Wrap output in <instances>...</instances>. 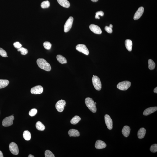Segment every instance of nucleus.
<instances>
[{"label":"nucleus","mask_w":157,"mask_h":157,"mask_svg":"<svg viewBox=\"0 0 157 157\" xmlns=\"http://www.w3.org/2000/svg\"><path fill=\"white\" fill-rule=\"evenodd\" d=\"M38 66L43 70L47 71H50L51 70V67L50 64L46 60L43 59H38L37 61Z\"/></svg>","instance_id":"1"},{"label":"nucleus","mask_w":157,"mask_h":157,"mask_svg":"<svg viewBox=\"0 0 157 157\" xmlns=\"http://www.w3.org/2000/svg\"><path fill=\"white\" fill-rule=\"evenodd\" d=\"M85 103L87 107L94 113L96 112L97 108L96 104L92 98H87L85 99Z\"/></svg>","instance_id":"2"},{"label":"nucleus","mask_w":157,"mask_h":157,"mask_svg":"<svg viewBox=\"0 0 157 157\" xmlns=\"http://www.w3.org/2000/svg\"><path fill=\"white\" fill-rule=\"evenodd\" d=\"M92 81L93 85L95 89L98 91L101 90L102 88V83L99 78L96 76H93Z\"/></svg>","instance_id":"3"},{"label":"nucleus","mask_w":157,"mask_h":157,"mask_svg":"<svg viewBox=\"0 0 157 157\" xmlns=\"http://www.w3.org/2000/svg\"><path fill=\"white\" fill-rule=\"evenodd\" d=\"M131 85V83L128 81L121 82L118 84L117 85V88L122 91H126L130 87Z\"/></svg>","instance_id":"4"},{"label":"nucleus","mask_w":157,"mask_h":157,"mask_svg":"<svg viewBox=\"0 0 157 157\" xmlns=\"http://www.w3.org/2000/svg\"><path fill=\"white\" fill-rule=\"evenodd\" d=\"M14 118L13 116H11L5 118L2 121V125L4 127H9L13 123Z\"/></svg>","instance_id":"5"},{"label":"nucleus","mask_w":157,"mask_h":157,"mask_svg":"<svg viewBox=\"0 0 157 157\" xmlns=\"http://www.w3.org/2000/svg\"><path fill=\"white\" fill-rule=\"evenodd\" d=\"M73 21V17L70 16L68 19L64 26V31L66 33L69 31L71 29Z\"/></svg>","instance_id":"6"},{"label":"nucleus","mask_w":157,"mask_h":157,"mask_svg":"<svg viewBox=\"0 0 157 157\" xmlns=\"http://www.w3.org/2000/svg\"><path fill=\"white\" fill-rule=\"evenodd\" d=\"M66 103L64 100H61L58 101L55 105V107L59 112H62L64 109Z\"/></svg>","instance_id":"7"},{"label":"nucleus","mask_w":157,"mask_h":157,"mask_svg":"<svg viewBox=\"0 0 157 157\" xmlns=\"http://www.w3.org/2000/svg\"><path fill=\"white\" fill-rule=\"evenodd\" d=\"M76 49L79 52L88 55L89 52V50L85 45L84 44H79L76 46Z\"/></svg>","instance_id":"8"},{"label":"nucleus","mask_w":157,"mask_h":157,"mask_svg":"<svg viewBox=\"0 0 157 157\" xmlns=\"http://www.w3.org/2000/svg\"><path fill=\"white\" fill-rule=\"evenodd\" d=\"M10 151L14 155H18L19 153V148L17 145L14 142L11 143L9 144Z\"/></svg>","instance_id":"9"},{"label":"nucleus","mask_w":157,"mask_h":157,"mask_svg":"<svg viewBox=\"0 0 157 157\" xmlns=\"http://www.w3.org/2000/svg\"><path fill=\"white\" fill-rule=\"evenodd\" d=\"M43 87L40 85L35 86L31 90V93L35 95L41 94L43 93Z\"/></svg>","instance_id":"10"},{"label":"nucleus","mask_w":157,"mask_h":157,"mask_svg":"<svg viewBox=\"0 0 157 157\" xmlns=\"http://www.w3.org/2000/svg\"><path fill=\"white\" fill-rule=\"evenodd\" d=\"M105 120L107 128L109 130H112L113 128V122L110 116L107 114L105 115Z\"/></svg>","instance_id":"11"},{"label":"nucleus","mask_w":157,"mask_h":157,"mask_svg":"<svg viewBox=\"0 0 157 157\" xmlns=\"http://www.w3.org/2000/svg\"><path fill=\"white\" fill-rule=\"evenodd\" d=\"M90 30L95 34H102V30L98 26L92 24L89 26Z\"/></svg>","instance_id":"12"},{"label":"nucleus","mask_w":157,"mask_h":157,"mask_svg":"<svg viewBox=\"0 0 157 157\" xmlns=\"http://www.w3.org/2000/svg\"><path fill=\"white\" fill-rule=\"evenodd\" d=\"M144 11V8L143 7H141L139 8L135 14L134 17V20H137L139 19L142 16Z\"/></svg>","instance_id":"13"},{"label":"nucleus","mask_w":157,"mask_h":157,"mask_svg":"<svg viewBox=\"0 0 157 157\" xmlns=\"http://www.w3.org/2000/svg\"><path fill=\"white\" fill-rule=\"evenodd\" d=\"M157 110V107H152L146 109L143 112V115L144 116H148L154 112H156Z\"/></svg>","instance_id":"14"},{"label":"nucleus","mask_w":157,"mask_h":157,"mask_svg":"<svg viewBox=\"0 0 157 157\" xmlns=\"http://www.w3.org/2000/svg\"><path fill=\"white\" fill-rule=\"evenodd\" d=\"M106 146L105 143L100 140H98L95 143V147L97 149H102L105 148Z\"/></svg>","instance_id":"15"},{"label":"nucleus","mask_w":157,"mask_h":157,"mask_svg":"<svg viewBox=\"0 0 157 157\" xmlns=\"http://www.w3.org/2000/svg\"><path fill=\"white\" fill-rule=\"evenodd\" d=\"M130 128L128 126H125L122 130V133L125 137H128L130 134Z\"/></svg>","instance_id":"16"},{"label":"nucleus","mask_w":157,"mask_h":157,"mask_svg":"<svg viewBox=\"0 0 157 157\" xmlns=\"http://www.w3.org/2000/svg\"><path fill=\"white\" fill-rule=\"evenodd\" d=\"M146 133V130L144 128H141L138 132V137L139 138L141 139L145 137Z\"/></svg>","instance_id":"17"},{"label":"nucleus","mask_w":157,"mask_h":157,"mask_svg":"<svg viewBox=\"0 0 157 157\" xmlns=\"http://www.w3.org/2000/svg\"><path fill=\"white\" fill-rule=\"evenodd\" d=\"M68 134L70 137H77L80 135V132L74 129H72L69 130L68 132Z\"/></svg>","instance_id":"18"},{"label":"nucleus","mask_w":157,"mask_h":157,"mask_svg":"<svg viewBox=\"0 0 157 157\" xmlns=\"http://www.w3.org/2000/svg\"><path fill=\"white\" fill-rule=\"evenodd\" d=\"M58 3L63 7L69 8L70 6V2L67 0H57Z\"/></svg>","instance_id":"19"},{"label":"nucleus","mask_w":157,"mask_h":157,"mask_svg":"<svg viewBox=\"0 0 157 157\" xmlns=\"http://www.w3.org/2000/svg\"><path fill=\"white\" fill-rule=\"evenodd\" d=\"M125 45L128 50L129 52L132 51L133 43L131 40L129 39L126 40L125 41Z\"/></svg>","instance_id":"20"},{"label":"nucleus","mask_w":157,"mask_h":157,"mask_svg":"<svg viewBox=\"0 0 157 157\" xmlns=\"http://www.w3.org/2000/svg\"><path fill=\"white\" fill-rule=\"evenodd\" d=\"M56 58L58 62L62 64L67 63V60L66 58L62 55H57Z\"/></svg>","instance_id":"21"},{"label":"nucleus","mask_w":157,"mask_h":157,"mask_svg":"<svg viewBox=\"0 0 157 157\" xmlns=\"http://www.w3.org/2000/svg\"><path fill=\"white\" fill-rule=\"evenodd\" d=\"M24 138L26 141H29L31 138V134L30 132L28 130L25 131L23 133Z\"/></svg>","instance_id":"22"},{"label":"nucleus","mask_w":157,"mask_h":157,"mask_svg":"<svg viewBox=\"0 0 157 157\" xmlns=\"http://www.w3.org/2000/svg\"><path fill=\"white\" fill-rule=\"evenodd\" d=\"M9 80H0V89L7 87L9 84Z\"/></svg>","instance_id":"23"},{"label":"nucleus","mask_w":157,"mask_h":157,"mask_svg":"<svg viewBox=\"0 0 157 157\" xmlns=\"http://www.w3.org/2000/svg\"><path fill=\"white\" fill-rule=\"evenodd\" d=\"M36 127L38 130L44 131L45 130V127L41 122L38 121L36 123Z\"/></svg>","instance_id":"24"},{"label":"nucleus","mask_w":157,"mask_h":157,"mask_svg":"<svg viewBox=\"0 0 157 157\" xmlns=\"http://www.w3.org/2000/svg\"><path fill=\"white\" fill-rule=\"evenodd\" d=\"M81 119V118L79 116H75L74 117L72 118V120H71L70 123L73 125L77 124L78 123Z\"/></svg>","instance_id":"25"},{"label":"nucleus","mask_w":157,"mask_h":157,"mask_svg":"<svg viewBox=\"0 0 157 157\" xmlns=\"http://www.w3.org/2000/svg\"><path fill=\"white\" fill-rule=\"evenodd\" d=\"M148 68L150 70H153L155 67V62L152 59H149L148 61Z\"/></svg>","instance_id":"26"},{"label":"nucleus","mask_w":157,"mask_h":157,"mask_svg":"<svg viewBox=\"0 0 157 157\" xmlns=\"http://www.w3.org/2000/svg\"><path fill=\"white\" fill-rule=\"evenodd\" d=\"M50 6V3L48 1H44L41 4V7L43 9L48 8Z\"/></svg>","instance_id":"27"},{"label":"nucleus","mask_w":157,"mask_h":157,"mask_svg":"<svg viewBox=\"0 0 157 157\" xmlns=\"http://www.w3.org/2000/svg\"><path fill=\"white\" fill-rule=\"evenodd\" d=\"M18 52H20L21 55H27L28 52L27 50V49L23 47L17 50Z\"/></svg>","instance_id":"28"},{"label":"nucleus","mask_w":157,"mask_h":157,"mask_svg":"<svg viewBox=\"0 0 157 157\" xmlns=\"http://www.w3.org/2000/svg\"><path fill=\"white\" fill-rule=\"evenodd\" d=\"M52 44L49 42L46 41L44 42L43 44V46H44V48L47 50H50L52 47Z\"/></svg>","instance_id":"29"},{"label":"nucleus","mask_w":157,"mask_h":157,"mask_svg":"<svg viewBox=\"0 0 157 157\" xmlns=\"http://www.w3.org/2000/svg\"><path fill=\"white\" fill-rule=\"evenodd\" d=\"M45 157H55V155L50 151L49 150L46 151L45 152Z\"/></svg>","instance_id":"30"},{"label":"nucleus","mask_w":157,"mask_h":157,"mask_svg":"<svg viewBox=\"0 0 157 157\" xmlns=\"http://www.w3.org/2000/svg\"><path fill=\"white\" fill-rule=\"evenodd\" d=\"M150 151L151 152H157V145L155 144L151 146L150 148Z\"/></svg>","instance_id":"31"},{"label":"nucleus","mask_w":157,"mask_h":157,"mask_svg":"<svg viewBox=\"0 0 157 157\" xmlns=\"http://www.w3.org/2000/svg\"><path fill=\"white\" fill-rule=\"evenodd\" d=\"M0 55L3 57H7V53L2 48H0Z\"/></svg>","instance_id":"32"},{"label":"nucleus","mask_w":157,"mask_h":157,"mask_svg":"<svg viewBox=\"0 0 157 157\" xmlns=\"http://www.w3.org/2000/svg\"><path fill=\"white\" fill-rule=\"evenodd\" d=\"M37 110L35 109H33L30 110L29 112V115L31 116H34L37 114Z\"/></svg>","instance_id":"33"},{"label":"nucleus","mask_w":157,"mask_h":157,"mask_svg":"<svg viewBox=\"0 0 157 157\" xmlns=\"http://www.w3.org/2000/svg\"><path fill=\"white\" fill-rule=\"evenodd\" d=\"M104 15V13L102 11H99L96 13L95 16V19H100V18L99 16H103Z\"/></svg>","instance_id":"34"},{"label":"nucleus","mask_w":157,"mask_h":157,"mask_svg":"<svg viewBox=\"0 0 157 157\" xmlns=\"http://www.w3.org/2000/svg\"><path fill=\"white\" fill-rule=\"evenodd\" d=\"M13 45L15 48L18 49L21 48L22 46L21 44L18 42H16L14 43Z\"/></svg>","instance_id":"35"},{"label":"nucleus","mask_w":157,"mask_h":157,"mask_svg":"<svg viewBox=\"0 0 157 157\" xmlns=\"http://www.w3.org/2000/svg\"><path fill=\"white\" fill-rule=\"evenodd\" d=\"M105 30L109 34H111L112 32V28L108 26H105Z\"/></svg>","instance_id":"36"},{"label":"nucleus","mask_w":157,"mask_h":157,"mask_svg":"<svg viewBox=\"0 0 157 157\" xmlns=\"http://www.w3.org/2000/svg\"><path fill=\"white\" fill-rule=\"evenodd\" d=\"M3 154L2 153L1 151H0V157H3Z\"/></svg>","instance_id":"37"},{"label":"nucleus","mask_w":157,"mask_h":157,"mask_svg":"<svg viewBox=\"0 0 157 157\" xmlns=\"http://www.w3.org/2000/svg\"><path fill=\"white\" fill-rule=\"evenodd\" d=\"M154 92L155 93H156L157 94V87H156L154 89Z\"/></svg>","instance_id":"38"},{"label":"nucleus","mask_w":157,"mask_h":157,"mask_svg":"<svg viewBox=\"0 0 157 157\" xmlns=\"http://www.w3.org/2000/svg\"><path fill=\"white\" fill-rule=\"evenodd\" d=\"M98 0H91V1L93 2H98Z\"/></svg>","instance_id":"39"},{"label":"nucleus","mask_w":157,"mask_h":157,"mask_svg":"<svg viewBox=\"0 0 157 157\" xmlns=\"http://www.w3.org/2000/svg\"><path fill=\"white\" fill-rule=\"evenodd\" d=\"M28 157H34V155H30L28 156Z\"/></svg>","instance_id":"40"},{"label":"nucleus","mask_w":157,"mask_h":157,"mask_svg":"<svg viewBox=\"0 0 157 157\" xmlns=\"http://www.w3.org/2000/svg\"><path fill=\"white\" fill-rule=\"evenodd\" d=\"M109 27L111 28H112L113 27L112 25V24H110V25Z\"/></svg>","instance_id":"41"},{"label":"nucleus","mask_w":157,"mask_h":157,"mask_svg":"<svg viewBox=\"0 0 157 157\" xmlns=\"http://www.w3.org/2000/svg\"><path fill=\"white\" fill-rule=\"evenodd\" d=\"M95 104H96H96H96V102H95Z\"/></svg>","instance_id":"42"},{"label":"nucleus","mask_w":157,"mask_h":157,"mask_svg":"<svg viewBox=\"0 0 157 157\" xmlns=\"http://www.w3.org/2000/svg\"><path fill=\"white\" fill-rule=\"evenodd\" d=\"M93 76H94V75H93Z\"/></svg>","instance_id":"43"}]
</instances>
